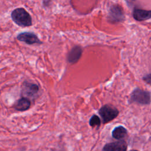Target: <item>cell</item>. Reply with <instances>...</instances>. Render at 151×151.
Returning a JSON list of instances; mask_svg holds the SVG:
<instances>
[{
    "label": "cell",
    "instance_id": "cell-6",
    "mask_svg": "<svg viewBox=\"0 0 151 151\" xmlns=\"http://www.w3.org/2000/svg\"><path fill=\"white\" fill-rule=\"evenodd\" d=\"M17 39L19 41L24 43L32 45L35 44H41L42 42L40 40L38 36L32 32H21L17 36Z\"/></svg>",
    "mask_w": 151,
    "mask_h": 151
},
{
    "label": "cell",
    "instance_id": "cell-14",
    "mask_svg": "<svg viewBox=\"0 0 151 151\" xmlns=\"http://www.w3.org/2000/svg\"><path fill=\"white\" fill-rule=\"evenodd\" d=\"M130 151H139V150H131Z\"/></svg>",
    "mask_w": 151,
    "mask_h": 151
},
{
    "label": "cell",
    "instance_id": "cell-12",
    "mask_svg": "<svg viewBox=\"0 0 151 151\" xmlns=\"http://www.w3.org/2000/svg\"><path fill=\"white\" fill-rule=\"evenodd\" d=\"M101 124V120L99 117L96 114L93 115L90 120H89V124L90 126L94 127L97 126V127H99Z\"/></svg>",
    "mask_w": 151,
    "mask_h": 151
},
{
    "label": "cell",
    "instance_id": "cell-9",
    "mask_svg": "<svg viewBox=\"0 0 151 151\" xmlns=\"http://www.w3.org/2000/svg\"><path fill=\"white\" fill-rule=\"evenodd\" d=\"M133 17L137 21H142L151 18V10L134 8L133 11Z\"/></svg>",
    "mask_w": 151,
    "mask_h": 151
},
{
    "label": "cell",
    "instance_id": "cell-7",
    "mask_svg": "<svg viewBox=\"0 0 151 151\" xmlns=\"http://www.w3.org/2000/svg\"><path fill=\"white\" fill-rule=\"evenodd\" d=\"M127 147L126 142L120 140L107 143L104 146L102 151H126Z\"/></svg>",
    "mask_w": 151,
    "mask_h": 151
},
{
    "label": "cell",
    "instance_id": "cell-2",
    "mask_svg": "<svg viewBox=\"0 0 151 151\" xmlns=\"http://www.w3.org/2000/svg\"><path fill=\"white\" fill-rule=\"evenodd\" d=\"M129 102L130 103H136L141 105L149 104L151 102L150 93L147 91L136 88L131 93Z\"/></svg>",
    "mask_w": 151,
    "mask_h": 151
},
{
    "label": "cell",
    "instance_id": "cell-5",
    "mask_svg": "<svg viewBox=\"0 0 151 151\" xmlns=\"http://www.w3.org/2000/svg\"><path fill=\"white\" fill-rule=\"evenodd\" d=\"M40 88L39 86L33 83L24 81L22 87V94L23 97L28 99L35 100L38 97Z\"/></svg>",
    "mask_w": 151,
    "mask_h": 151
},
{
    "label": "cell",
    "instance_id": "cell-4",
    "mask_svg": "<svg viewBox=\"0 0 151 151\" xmlns=\"http://www.w3.org/2000/svg\"><path fill=\"white\" fill-rule=\"evenodd\" d=\"M99 113L102 119L103 123L105 124L116 118L119 115V111L115 107L109 104H105L99 109Z\"/></svg>",
    "mask_w": 151,
    "mask_h": 151
},
{
    "label": "cell",
    "instance_id": "cell-10",
    "mask_svg": "<svg viewBox=\"0 0 151 151\" xmlns=\"http://www.w3.org/2000/svg\"><path fill=\"white\" fill-rule=\"evenodd\" d=\"M31 102L28 98L22 97L17 101L14 104V109L19 111H24L28 110L31 107Z\"/></svg>",
    "mask_w": 151,
    "mask_h": 151
},
{
    "label": "cell",
    "instance_id": "cell-13",
    "mask_svg": "<svg viewBox=\"0 0 151 151\" xmlns=\"http://www.w3.org/2000/svg\"><path fill=\"white\" fill-rule=\"evenodd\" d=\"M143 80L147 84L151 85V73L147 74L143 77Z\"/></svg>",
    "mask_w": 151,
    "mask_h": 151
},
{
    "label": "cell",
    "instance_id": "cell-3",
    "mask_svg": "<svg viewBox=\"0 0 151 151\" xmlns=\"http://www.w3.org/2000/svg\"><path fill=\"white\" fill-rule=\"evenodd\" d=\"M107 19L110 23H119L124 21L125 14L123 8L119 4L112 5L109 10Z\"/></svg>",
    "mask_w": 151,
    "mask_h": 151
},
{
    "label": "cell",
    "instance_id": "cell-11",
    "mask_svg": "<svg viewBox=\"0 0 151 151\" xmlns=\"http://www.w3.org/2000/svg\"><path fill=\"white\" fill-rule=\"evenodd\" d=\"M127 133V129L122 126H119L117 127H116L111 132V135L112 137L116 139L120 140L123 138H124Z\"/></svg>",
    "mask_w": 151,
    "mask_h": 151
},
{
    "label": "cell",
    "instance_id": "cell-1",
    "mask_svg": "<svg viewBox=\"0 0 151 151\" xmlns=\"http://www.w3.org/2000/svg\"><path fill=\"white\" fill-rule=\"evenodd\" d=\"M11 18L19 27H29L32 24L31 16L23 8H17L14 9L11 12Z\"/></svg>",
    "mask_w": 151,
    "mask_h": 151
},
{
    "label": "cell",
    "instance_id": "cell-8",
    "mask_svg": "<svg viewBox=\"0 0 151 151\" xmlns=\"http://www.w3.org/2000/svg\"><path fill=\"white\" fill-rule=\"evenodd\" d=\"M83 48L81 46L76 45L73 47L68 52L67 55V61L71 64L77 63L81 57Z\"/></svg>",
    "mask_w": 151,
    "mask_h": 151
}]
</instances>
